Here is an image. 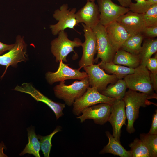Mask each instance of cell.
<instances>
[{"label": "cell", "instance_id": "3957f363", "mask_svg": "<svg viewBox=\"0 0 157 157\" xmlns=\"http://www.w3.org/2000/svg\"><path fill=\"white\" fill-rule=\"evenodd\" d=\"M150 74V72L146 67L140 65L134 69V73L125 76L124 80L129 90L157 96L154 92Z\"/></svg>", "mask_w": 157, "mask_h": 157}, {"label": "cell", "instance_id": "5b68a950", "mask_svg": "<svg viewBox=\"0 0 157 157\" xmlns=\"http://www.w3.org/2000/svg\"><path fill=\"white\" fill-rule=\"evenodd\" d=\"M92 29L97 43V54L94 63H97L99 59L104 62L112 61L116 51L109 40L105 27L99 23Z\"/></svg>", "mask_w": 157, "mask_h": 157}, {"label": "cell", "instance_id": "836d02e7", "mask_svg": "<svg viewBox=\"0 0 157 157\" xmlns=\"http://www.w3.org/2000/svg\"><path fill=\"white\" fill-rule=\"evenodd\" d=\"M150 80L154 91L157 92V73H152L150 72Z\"/></svg>", "mask_w": 157, "mask_h": 157}, {"label": "cell", "instance_id": "ffe728a7", "mask_svg": "<svg viewBox=\"0 0 157 157\" xmlns=\"http://www.w3.org/2000/svg\"><path fill=\"white\" fill-rule=\"evenodd\" d=\"M112 62L115 64L124 65L133 69L140 65V60L138 55L131 54L121 49L116 51Z\"/></svg>", "mask_w": 157, "mask_h": 157}, {"label": "cell", "instance_id": "4dcf8cb0", "mask_svg": "<svg viewBox=\"0 0 157 157\" xmlns=\"http://www.w3.org/2000/svg\"><path fill=\"white\" fill-rule=\"evenodd\" d=\"M144 38H154L157 36V25L146 27L142 33Z\"/></svg>", "mask_w": 157, "mask_h": 157}, {"label": "cell", "instance_id": "2e32d148", "mask_svg": "<svg viewBox=\"0 0 157 157\" xmlns=\"http://www.w3.org/2000/svg\"><path fill=\"white\" fill-rule=\"evenodd\" d=\"M78 24L82 23L92 29L99 23L100 13L95 1H87L86 4L76 13Z\"/></svg>", "mask_w": 157, "mask_h": 157}, {"label": "cell", "instance_id": "7c38bea8", "mask_svg": "<svg viewBox=\"0 0 157 157\" xmlns=\"http://www.w3.org/2000/svg\"><path fill=\"white\" fill-rule=\"evenodd\" d=\"M14 90L28 94L37 101L45 104L54 112L57 119L64 114L63 110L65 107V104L53 101L42 94L30 83H24L20 86L17 85Z\"/></svg>", "mask_w": 157, "mask_h": 157}, {"label": "cell", "instance_id": "74e56055", "mask_svg": "<svg viewBox=\"0 0 157 157\" xmlns=\"http://www.w3.org/2000/svg\"><path fill=\"white\" fill-rule=\"evenodd\" d=\"M149 5L151 6L155 4H157V0H146Z\"/></svg>", "mask_w": 157, "mask_h": 157}, {"label": "cell", "instance_id": "7402d4cb", "mask_svg": "<svg viewBox=\"0 0 157 157\" xmlns=\"http://www.w3.org/2000/svg\"><path fill=\"white\" fill-rule=\"evenodd\" d=\"M157 51V39L145 38L138 55L140 60V65L146 67L148 60Z\"/></svg>", "mask_w": 157, "mask_h": 157}, {"label": "cell", "instance_id": "e0dca14e", "mask_svg": "<svg viewBox=\"0 0 157 157\" xmlns=\"http://www.w3.org/2000/svg\"><path fill=\"white\" fill-rule=\"evenodd\" d=\"M116 21L131 35L142 33L146 27L142 14L130 10L120 16Z\"/></svg>", "mask_w": 157, "mask_h": 157}, {"label": "cell", "instance_id": "9c48e42d", "mask_svg": "<svg viewBox=\"0 0 157 157\" xmlns=\"http://www.w3.org/2000/svg\"><path fill=\"white\" fill-rule=\"evenodd\" d=\"M26 49L27 45L23 37L17 36L12 48L7 53L0 56V65L6 66L3 75L9 66L15 67L19 63L27 60Z\"/></svg>", "mask_w": 157, "mask_h": 157}, {"label": "cell", "instance_id": "1f68e13d", "mask_svg": "<svg viewBox=\"0 0 157 157\" xmlns=\"http://www.w3.org/2000/svg\"><path fill=\"white\" fill-rule=\"evenodd\" d=\"M146 67L151 72L157 73V55L156 53L155 56L151 57L148 60Z\"/></svg>", "mask_w": 157, "mask_h": 157}, {"label": "cell", "instance_id": "484cf974", "mask_svg": "<svg viewBox=\"0 0 157 157\" xmlns=\"http://www.w3.org/2000/svg\"><path fill=\"white\" fill-rule=\"evenodd\" d=\"M129 146L132 157H150L147 147L140 139H135Z\"/></svg>", "mask_w": 157, "mask_h": 157}, {"label": "cell", "instance_id": "ac0fdd59", "mask_svg": "<svg viewBox=\"0 0 157 157\" xmlns=\"http://www.w3.org/2000/svg\"><path fill=\"white\" fill-rule=\"evenodd\" d=\"M105 27L109 40L116 51L121 49L125 41L131 36L117 21Z\"/></svg>", "mask_w": 157, "mask_h": 157}, {"label": "cell", "instance_id": "44dd1931", "mask_svg": "<svg viewBox=\"0 0 157 157\" xmlns=\"http://www.w3.org/2000/svg\"><path fill=\"white\" fill-rule=\"evenodd\" d=\"M100 68L107 73L115 75L118 79L124 78L126 76L133 73L134 69L114 63L112 61L109 63L101 61L99 63Z\"/></svg>", "mask_w": 157, "mask_h": 157}, {"label": "cell", "instance_id": "30bf717a", "mask_svg": "<svg viewBox=\"0 0 157 157\" xmlns=\"http://www.w3.org/2000/svg\"><path fill=\"white\" fill-rule=\"evenodd\" d=\"M97 0L100 13L99 23L105 26L129 10L128 8L115 4L111 0Z\"/></svg>", "mask_w": 157, "mask_h": 157}, {"label": "cell", "instance_id": "d590c367", "mask_svg": "<svg viewBox=\"0 0 157 157\" xmlns=\"http://www.w3.org/2000/svg\"><path fill=\"white\" fill-rule=\"evenodd\" d=\"M119 2L121 6L126 8L129 7L132 3V0H117Z\"/></svg>", "mask_w": 157, "mask_h": 157}, {"label": "cell", "instance_id": "f546056e", "mask_svg": "<svg viewBox=\"0 0 157 157\" xmlns=\"http://www.w3.org/2000/svg\"><path fill=\"white\" fill-rule=\"evenodd\" d=\"M136 2L132 3L128 8L129 10L138 13H145L151 6L146 0H134Z\"/></svg>", "mask_w": 157, "mask_h": 157}, {"label": "cell", "instance_id": "6da1fadb", "mask_svg": "<svg viewBox=\"0 0 157 157\" xmlns=\"http://www.w3.org/2000/svg\"><path fill=\"white\" fill-rule=\"evenodd\" d=\"M157 99V96L148 95L143 92L129 90L126 92L122 99L126 108L125 112L128 122L126 130L129 133H134L135 129L134 123L139 116L140 107H145L154 104L149 100L151 99Z\"/></svg>", "mask_w": 157, "mask_h": 157}, {"label": "cell", "instance_id": "8d00e7d4", "mask_svg": "<svg viewBox=\"0 0 157 157\" xmlns=\"http://www.w3.org/2000/svg\"><path fill=\"white\" fill-rule=\"evenodd\" d=\"M3 149H6V147L3 142H2L0 144V157H7V155L3 153Z\"/></svg>", "mask_w": 157, "mask_h": 157}, {"label": "cell", "instance_id": "52a82bcc", "mask_svg": "<svg viewBox=\"0 0 157 157\" xmlns=\"http://www.w3.org/2000/svg\"><path fill=\"white\" fill-rule=\"evenodd\" d=\"M68 8L67 4H64L55 11L53 17L58 22L50 26L53 35H56L60 31L67 28L74 29V27L78 24L76 18V9L75 8L71 9Z\"/></svg>", "mask_w": 157, "mask_h": 157}, {"label": "cell", "instance_id": "e575fe53", "mask_svg": "<svg viewBox=\"0 0 157 157\" xmlns=\"http://www.w3.org/2000/svg\"><path fill=\"white\" fill-rule=\"evenodd\" d=\"M14 44H7L0 42V55L4 52L10 50L14 46Z\"/></svg>", "mask_w": 157, "mask_h": 157}, {"label": "cell", "instance_id": "f1b7e54d", "mask_svg": "<svg viewBox=\"0 0 157 157\" xmlns=\"http://www.w3.org/2000/svg\"><path fill=\"white\" fill-rule=\"evenodd\" d=\"M142 14L146 27L157 25V4L151 5Z\"/></svg>", "mask_w": 157, "mask_h": 157}, {"label": "cell", "instance_id": "83f0119b", "mask_svg": "<svg viewBox=\"0 0 157 157\" xmlns=\"http://www.w3.org/2000/svg\"><path fill=\"white\" fill-rule=\"evenodd\" d=\"M140 139L145 143L149 152L150 157L157 156V135L141 134Z\"/></svg>", "mask_w": 157, "mask_h": 157}, {"label": "cell", "instance_id": "d6986e66", "mask_svg": "<svg viewBox=\"0 0 157 157\" xmlns=\"http://www.w3.org/2000/svg\"><path fill=\"white\" fill-rule=\"evenodd\" d=\"M106 134L108 139V143L100 151V154L110 153L121 157H132L130 151L126 150L109 132L106 131Z\"/></svg>", "mask_w": 157, "mask_h": 157}, {"label": "cell", "instance_id": "f35d334b", "mask_svg": "<svg viewBox=\"0 0 157 157\" xmlns=\"http://www.w3.org/2000/svg\"><path fill=\"white\" fill-rule=\"evenodd\" d=\"M87 1H95L97 0H86Z\"/></svg>", "mask_w": 157, "mask_h": 157}, {"label": "cell", "instance_id": "5bb4252c", "mask_svg": "<svg viewBox=\"0 0 157 157\" xmlns=\"http://www.w3.org/2000/svg\"><path fill=\"white\" fill-rule=\"evenodd\" d=\"M111 104L106 103L98 104L84 109L81 115L76 118L81 123L87 119H92L94 123L102 125L108 121L111 112Z\"/></svg>", "mask_w": 157, "mask_h": 157}, {"label": "cell", "instance_id": "8fae6325", "mask_svg": "<svg viewBox=\"0 0 157 157\" xmlns=\"http://www.w3.org/2000/svg\"><path fill=\"white\" fill-rule=\"evenodd\" d=\"M83 28L85 41L82 43L83 53L79 61V69L94 64V56L97 53L96 37L92 29L82 24Z\"/></svg>", "mask_w": 157, "mask_h": 157}, {"label": "cell", "instance_id": "9a60e30c", "mask_svg": "<svg viewBox=\"0 0 157 157\" xmlns=\"http://www.w3.org/2000/svg\"><path fill=\"white\" fill-rule=\"evenodd\" d=\"M125 108L122 99H116L111 104V112L108 120L113 128V135L120 142L122 127L126 125Z\"/></svg>", "mask_w": 157, "mask_h": 157}, {"label": "cell", "instance_id": "d6a6232c", "mask_svg": "<svg viewBox=\"0 0 157 157\" xmlns=\"http://www.w3.org/2000/svg\"><path fill=\"white\" fill-rule=\"evenodd\" d=\"M150 135H157V111L156 110L155 112L153 115L152 122L150 131L148 133Z\"/></svg>", "mask_w": 157, "mask_h": 157}, {"label": "cell", "instance_id": "7a4b0ae2", "mask_svg": "<svg viewBox=\"0 0 157 157\" xmlns=\"http://www.w3.org/2000/svg\"><path fill=\"white\" fill-rule=\"evenodd\" d=\"M65 81L60 82L53 88L56 97L63 100L68 106H71L75 100L81 97L89 87L88 77L78 81L76 80L72 84L67 85Z\"/></svg>", "mask_w": 157, "mask_h": 157}, {"label": "cell", "instance_id": "277c9868", "mask_svg": "<svg viewBox=\"0 0 157 157\" xmlns=\"http://www.w3.org/2000/svg\"><path fill=\"white\" fill-rule=\"evenodd\" d=\"M58 37L53 40L51 43V50L56 58V61L67 62L68 55L72 52H74V48L81 46L82 42L78 38L71 40L68 38L67 33L64 31H60Z\"/></svg>", "mask_w": 157, "mask_h": 157}, {"label": "cell", "instance_id": "4316f807", "mask_svg": "<svg viewBox=\"0 0 157 157\" xmlns=\"http://www.w3.org/2000/svg\"><path fill=\"white\" fill-rule=\"evenodd\" d=\"M61 127L57 126L54 131L50 134L45 136H42L39 135H37L39 140L40 149L45 157H49L52 145L51 140L53 136L56 133L61 131Z\"/></svg>", "mask_w": 157, "mask_h": 157}, {"label": "cell", "instance_id": "ba28073f", "mask_svg": "<svg viewBox=\"0 0 157 157\" xmlns=\"http://www.w3.org/2000/svg\"><path fill=\"white\" fill-rule=\"evenodd\" d=\"M87 74L90 85L96 88L101 92L109 84H113L118 79L114 74H109L100 68L99 64H92L84 67Z\"/></svg>", "mask_w": 157, "mask_h": 157}, {"label": "cell", "instance_id": "d4e9b609", "mask_svg": "<svg viewBox=\"0 0 157 157\" xmlns=\"http://www.w3.org/2000/svg\"><path fill=\"white\" fill-rule=\"evenodd\" d=\"M144 38L142 33L131 35L125 41L120 49L131 54L138 55Z\"/></svg>", "mask_w": 157, "mask_h": 157}, {"label": "cell", "instance_id": "603a6c76", "mask_svg": "<svg viewBox=\"0 0 157 157\" xmlns=\"http://www.w3.org/2000/svg\"><path fill=\"white\" fill-rule=\"evenodd\" d=\"M127 88L124 80L118 79L115 83L108 86L100 93L109 97L122 99L125 95Z\"/></svg>", "mask_w": 157, "mask_h": 157}, {"label": "cell", "instance_id": "cb8c5ba5", "mask_svg": "<svg viewBox=\"0 0 157 157\" xmlns=\"http://www.w3.org/2000/svg\"><path fill=\"white\" fill-rule=\"evenodd\" d=\"M28 143L20 154L21 156L26 154H32L36 157H40L39 151L40 149V144L37 135L36 134L34 128L27 129Z\"/></svg>", "mask_w": 157, "mask_h": 157}, {"label": "cell", "instance_id": "4fadbf2b", "mask_svg": "<svg viewBox=\"0 0 157 157\" xmlns=\"http://www.w3.org/2000/svg\"><path fill=\"white\" fill-rule=\"evenodd\" d=\"M87 77L85 72H81L79 69L70 68L68 64L64 63L62 61L59 62L58 67L56 72L48 71L45 74L46 79L50 85L70 79L81 80Z\"/></svg>", "mask_w": 157, "mask_h": 157}, {"label": "cell", "instance_id": "8992f818", "mask_svg": "<svg viewBox=\"0 0 157 157\" xmlns=\"http://www.w3.org/2000/svg\"><path fill=\"white\" fill-rule=\"evenodd\" d=\"M116 99L104 95L94 87H89L81 97L75 100L73 104L72 112L74 115L78 116L86 108L101 103L112 104Z\"/></svg>", "mask_w": 157, "mask_h": 157}]
</instances>
